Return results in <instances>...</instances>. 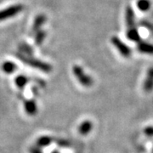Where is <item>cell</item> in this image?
I'll return each mask as SVG.
<instances>
[{"mask_svg":"<svg viewBox=\"0 0 153 153\" xmlns=\"http://www.w3.org/2000/svg\"><path fill=\"white\" fill-rule=\"evenodd\" d=\"M18 57L20 60H22V62L26 63L28 66H33L34 68L38 69L44 72H50L52 71V66L46 62L34 59V58H31V57L24 56V55H18Z\"/></svg>","mask_w":153,"mask_h":153,"instance_id":"obj_1","label":"cell"},{"mask_svg":"<svg viewBox=\"0 0 153 153\" xmlns=\"http://www.w3.org/2000/svg\"><path fill=\"white\" fill-rule=\"evenodd\" d=\"M73 74L76 78V80L79 82V83L84 86V87H90L93 85V79L92 77L88 75L85 71H83L82 66L78 65H74L72 67Z\"/></svg>","mask_w":153,"mask_h":153,"instance_id":"obj_2","label":"cell"},{"mask_svg":"<svg viewBox=\"0 0 153 153\" xmlns=\"http://www.w3.org/2000/svg\"><path fill=\"white\" fill-rule=\"evenodd\" d=\"M111 44L115 46V48L117 49V51L121 54L122 56L125 57V58H128L131 55V49H129V47L125 44L120 38L117 37H112L111 38Z\"/></svg>","mask_w":153,"mask_h":153,"instance_id":"obj_3","label":"cell"},{"mask_svg":"<svg viewBox=\"0 0 153 153\" xmlns=\"http://www.w3.org/2000/svg\"><path fill=\"white\" fill-rule=\"evenodd\" d=\"M22 10H23V6L22 4H16L4 10H0V22L16 16Z\"/></svg>","mask_w":153,"mask_h":153,"instance_id":"obj_4","label":"cell"},{"mask_svg":"<svg viewBox=\"0 0 153 153\" xmlns=\"http://www.w3.org/2000/svg\"><path fill=\"white\" fill-rule=\"evenodd\" d=\"M24 108L29 116H34L38 112V105L33 99L24 100Z\"/></svg>","mask_w":153,"mask_h":153,"instance_id":"obj_5","label":"cell"},{"mask_svg":"<svg viewBox=\"0 0 153 153\" xmlns=\"http://www.w3.org/2000/svg\"><path fill=\"white\" fill-rule=\"evenodd\" d=\"M125 22L126 25L128 28L135 27V16L134 11L130 6H128L125 10Z\"/></svg>","mask_w":153,"mask_h":153,"instance_id":"obj_6","label":"cell"},{"mask_svg":"<svg viewBox=\"0 0 153 153\" xmlns=\"http://www.w3.org/2000/svg\"><path fill=\"white\" fill-rule=\"evenodd\" d=\"M143 88L146 92H152L153 90V66L148 69Z\"/></svg>","mask_w":153,"mask_h":153,"instance_id":"obj_7","label":"cell"},{"mask_svg":"<svg viewBox=\"0 0 153 153\" xmlns=\"http://www.w3.org/2000/svg\"><path fill=\"white\" fill-rule=\"evenodd\" d=\"M137 49L140 53L146 54V55H153V44L146 42L140 41L137 45Z\"/></svg>","mask_w":153,"mask_h":153,"instance_id":"obj_8","label":"cell"},{"mask_svg":"<svg viewBox=\"0 0 153 153\" xmlns=\"http://www.w3.org/2000/svg\"><path fill=\"white\" fill-rule=\"evenodd\" d=\"M93 129V123L89 120H85L78 127V133L81 135H87Z\"/></svg>","mask_w":153,"mask_h":153,"instance_id":"obj_9","label":"cell"},{"mask_svg":"<svg viewBox=\"0 0 153 153\" xmlns=\"http://www.w3.org/2000/svg\"><path fill=\"white\" fill-rule=\"evenodd\" d=\"M126 36H127V38H128L130 41H133V42L139 43L140 41V33L138 32L136 27L128 28L127 30Z\"/></svg>","mask_w":153,"mask_h":153,"instance_id":"obj_10","label":"cell"},{"mask_svg":"<svg viewBox=\"0 0 153 153\" xmlns=\"http://www.w3.org/2000/svg\"><path fill=\"white\" fill-rule=\"evenodd\" d=\"M1 70L6 74H11L17 70V66L12 61L7 60L1 65Z\"/></svg>","mask_w":153,"mask_h":153,"instance_id":"obj_11","label":"cell"},{"mask_svg":"<svg viewBox=\"0 0 153 153\" xmlns=\"http://www.w3.org/2000/svg\"><path fill=\"white\" fill-rule=\"evenodd\" d=\"M53 138L48 135H43V136L39 137L38 140H36V146H38V147H47L49 146L51 143L53 142Z\"/></svg>","mask_w":153,"mask_h":153,"instance_id":"obj_12","label":"cell"},{"mask_svg":"<svg viewBox=\"0 0 153 153\" xmlns=\"http://www.w3.org/2000/svg\"><path fill=\"white\" fill-rule=\"evenodd\" d=\"M27 76H26L25 75H19V76H16V78H15V83L20 89H23L25 86L27 84Z\"/></svg>","mask_w":153,"mask_h":153,"instance_id":"obj_13","label":"cell"},{"mask_svg":"<svg viewBox=\"0 0 153 153\" xmlns=\"http://www.w3.org/2000/svg\"><path fill=\"white\" fill-rule=\"evenodd\" d=\"M136 5L137 8L140 10L146 12V11H148L151 9L152 4H151L150 0H138L136 3Z\"/></svg>","mask_w":153,"mask_h":153,"instance_id":"obj_14","label":"cell"},{"mask_svg":"<svg viewBox=\"0 0 153 153\" xmlns=\"http://www.w3.org/2000/svg\"><path fill=\"white\" fill-rule=\"evenodd\" d=\"M55 142L57 144L58 146H60L61 148H67L71 146V142L67 140H65V139H58L55 140Z\"/></svg>","mask_w":153,"mask_h":153,"instance_id":"obj_15","label":"cell"},{"mask_svg":"<svg viewBox=\"0 0 153 153\" xmlns=\"http://www.w3.org/2000/svg\"><path fill=\"white\" fill-rule=\"evenodd\" d=\"M45 17L44 18V16H38V19L36 20V22H34V25H33V29L35 30L36 28H38L40 27L41 24H43L45 21Z\"/></svg>","mask_w":153,"mask_h":153,"instance_id":"obj_16","label":"cell"},{"mask_svg":"<svg viewBox=\"0 0 153 153\" xmlns=\"http://www.w3.org/2000/svg\"><path fill=\"white\" fill-rule=\"evenodd\" d=\"M29 152L30 153H43L41 148L38 147V146H33L29 148Z\"/></svg>","mask_w":153,"mask_h":153,"instance_id":"obj_17","label":"cell"},{"mask_svg":"<svg viewBox=\"0 0 153 153\" xmlns=\"http://www.w3.org/2000/svg\"><path fill=\"white\" fill-rule=\"evenodd\" d=\"M145 134L147 136L152 137L153 136V128L152 127H148L146 128H145Z\"/></svg>","mask_w":153,"mask_h":153,"instance_id":"obj_18","label":"cell"},{"mask_svg":"<svg viewBox=\"0 0 153 153\" xmlns=\"http://www.w3.org/2000/svg\"><path fill=\"white\" fill-rule=\"evenodd\" d=\"M51 153H60V152H58V151H54V152H52Z\"/></svg>","mask_w":153,"mask_h":153,"instance_id":"obj_19","label":"cell"}]
</instances>
